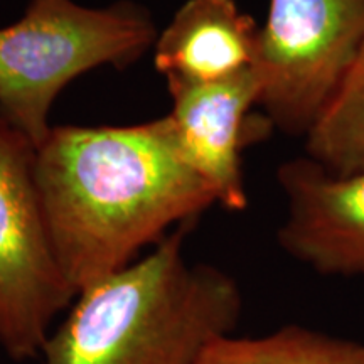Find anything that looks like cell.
Instances as JSON below:
<instances>
[{
	"label": "cell",
	"mask_w": 364,
	"mask_h": 364,
	"mask_svg": "<svg viewBox=\"0 0 364 364\" xmlns=\"http://www.w3.org/2000/svg\"><path fill=\"white\" fill-rule=\"evenodd\" d=\"M36 182L54 253L76 294L218 204L182 159L166 117L53 127L36 147Z\"/></svg>",
	"instance_id": "1"
},
{
	"label": "cell",
	"mask_w": 364,
	"mask_h": 364,
	"mask_svg": "<svg viewBox=\"0 0 364 364\" xmlns=\"http://www.w3.org/2000/svg\"><path fill=\"white\" fill-rule=\"evenodd\" d=\"M182 225L136 258L76 294L46 341L43 364H193L236 331L243 294L233 277L191 263Z\"/></svg>",
	"instance_id": "2"
},
{
	"label": "cell",
	"mask_w": 364,
	"mask_h": 364,
	"mask_svg": "<svg viewBox=\"0 0 364 364\" xmlns=\"http://www.w3.org/2000/svg\"><path fill=\"white\" fill-rule=\"evenodd\" d=\"M157 34L150 12L134 0L103 7L29 0L19 19L0 27V115L38 147L71 81L97 68L134 65Z\"/></svg>",
	"instance_id": "3"
},
{
	"label": "cell",
	"mask_w": 364,
	"mask_h": 364,
	"mask_svg": "<svg viewBox=\"0 0 364 364\" xmlns=\"http://www.w3.org/2000/svg\"><path fill=\"white\" fill-rule=\"evenodd\" d=\"M76 292L59 265L36 182V145L0 115V349L41 358Z\"/></svg>",
	"instance_id": "4"
},
{
	"label": "cell",
	"mask_w": 364,
	"mask_h": 364,
	"mask_svg": "<svg viewBox=\"0 0 364 364\" xmlns=\"http://www.w3.org/2000/svg\"><path fill=\"white\" fill-rule=\"evenodd\" d=\"M364 43V0H270L255 70L260 110L304 136Z\"/></svg>",
	"instance_id": "5"
},
{
	"label": "cell",
	"mask_w": 364,
	"mask_h": 364,
	"mask_svg": "<svg viewBox=\"0 0 364 364\" xmlns=\"http://www.w3.org/2000/svg\"><path fill=\"white\" fill-rule=\"evenodd\" d=\"M172 108L166 120L188 166L206 182L218 206L240 213L248 208L243 152L275 127L260 110L257 70L209 85H169Z\"/></svg>",
	"instance_id": "6"
},
{
	"label": "cell",
	"mask_w": 364,
	"mask_h": 364,
	"mask_svg": "<svg viewBox=\"0 0 364 364\" xmlns=\"http://www.w3.org/2000/svg\"><path fill=\"white\" fill-rule=\"evenodd\" d=\"M287 199L280 248L321 275L364 279V172L334 176L314 159L277 169Z\"/></svg>",
	"instance_id": "7"
},
{
	"label": "cell",
	"mask_w": 364,
	"mask_h": 364,
	"mask_svg": "<svg viewBox=\"0 0 364 364\" xmlns=\"http://www.w3.org/2000/svg\"><path fill=\"white\" fill-rule=\"evenodd\" d=\"M152 49L167 86L220 83L255 70L260 26L236 0H186Z\"/></svg>",
	"instance_id": "8"
},
{
	"label": "cell",
	"mask_w": 364,
	"mask_h": 364,
	"mask_svg": "<svg viewBox=\"0 0 364 364\" xmlns=\"http://www.w3.org/2000/svg\"><path fill=\"white\" fill-rule=\"evenodd\" d=\"M304 140L306 156L334 176L364 172V43Z\"/></svg>",
	"instance_id": "9"
},
{
	"label": "cell",
	"mask_w": 364,
	"mask_h": 364,
	"mask_svg": "<svg viewBox=\"0 0 364 364\" xmlns=\"http://www.w3.org/2000/svg\"><path fill=\"white\" fill-rule=\"evenodd\" d=\"M193 364H364V343L289 324L258 338L223 336Z\"/></svg>",
	"instance_id": "10"
}]
</instances>
